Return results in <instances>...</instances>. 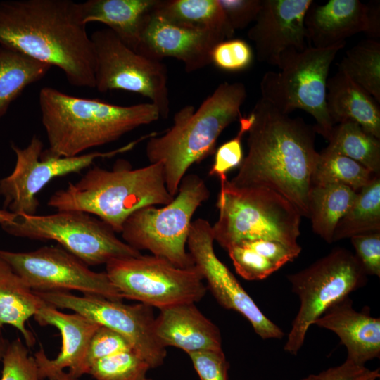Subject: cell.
Instances as JSON below:
<instances>
[{
  "label": "cell",
  "mask_w": 380,
  "mask_h": 380,
  "mask_svg": "<svg viewBox=\"0 0 380 380\" xmlns=\"http://www.w3.org/2000/svg\"><path fill=\"white\" fill-rule=\"evenodd\" d=\"M248 153L229 180L238 188L262 187L279 194L308 218V198L319 153L315 130L260 99L251 113Z\"/></svg>",
  "instance_id": "obj_1"
},
{
  "label": "cell",
  "mask_w": 380,
  "mask_h": 380,
  "mask_svg": "<svg viewBox=\"0 0 380 380\" xmlns=\"http://www.w3.org/2000/svg\"><path fill=\"white\" fill-rule=\"evenodd\" d=\"M71 0L0 1V45L56 66L76 87L95 88L93 42Z\"/></svg>",
  "instance_id": "obj_2"
},
{
  "label": "cell",
  "mask_w": 380,
  "mask_h": 380,
  "mask_svg": "<svg viewBox=\"0 0 380 380\" xmlns=\"http://www.w3.org/2000/svg\"><path fill=\"white\" fill-rule=\"evenodd\" d=\"M39 103L49 145L41 154L44 158L81 155L160 118L151 102L118 106L68 95L51 87L41 89Z\"/></svg>",
  "instance_id": "obj_3"
},
{
  "label": "cell",
  "mask_w": 380,
  "mask_h": 380,
  "mask_svg": "<svg viewBox=\"0 0 380 380\" xmlns=\"http://www.w3.org/2000/svg\"><path fill=\"white\" fill-rule=\"evenodd\" d=\"M167 189L163 164L133 168L118 160L111 170L94 166L77 182L54 192L47 205L57 210H80L96 216L120 233L127 219L149 205L172 201Z\"/></svg>",
  "instance_id": "obj_4"
},
{
  "label": "cell",
  "mask_w": 380,
  "mask_h": 380,
  "mask_svg": "<svg viewBox=\"0 0 380 380\" xmlns=\"http://www.w3.org/2000/svg\"><path fill=\"white\" fill-rule=\"evenodd\" d=\"M246 96L243 83L222 82L196 110L185 106L175 114L171 127L148 139L146 156L150 163L163 164L171 196L177 194L189 169L213 153L222 131L240 118Z\"/></svg>",
  "instance_id": "obj_5"
},
{
  "label": "cell",
  "mask_w": 380,
  "mask_h": 380,
  "mask_svg": "<svg viewBox=\"0 0 380 380\" xmlns=\"http://www.w3.org/2000/svg\"><path fill=\"white\" fill-rule=\"evenodd\" d=\"M220 180L219 215L212 225L214 241L226 250L258 239L300 246L302 215L286 198L267 188L233 186L227 176Z\"/></svg>",
  "instance_id": "obj_6"
},
{
  "label": "cell",
  "mask_w": 380,
  "mask_h": 380,
  "mask_svg": "<svg viewBox=\"0 0 380 380\" xmlns=\"http://www.w3.org/2000/svg\"><path fill=\"white\" fill-rule=\"evenodd\" d=\"M210 197L205 181L188 174L168 204L149 205L132 213L123 224L122 241L134 249L148 251L173 265L187 268L194 265L186 249L191 219L198 208Z\"/></svg>",
  "instance_id": "obj_7"
},
{
  "label": "cell",
  "mask_w": 380,
  "mask_h": 380,
  "mask_svg": "<svg viewBox=\"0 0 380 380\" xmlns=\"http://www.w3.org/2000/svg\"><path fill=\"white\" fill-rule=\"evenodd\" d=\"M345 44L327 48L308 46L282 54L279 71L262 76L261 99L282 113L301 109L316 121L315 132L327 140L334 127L326 106L327 82L330 66Z\"/></svg>",
  "instance_id": "obj_8"
},
{
  "label": "cell",
  "mask_w": 380,
  "mask_h": 380,
  "mask_svg": "<svg viewBox=\"0 0 380 380\" xmlns=\"http://www.w3.org/2000/svg\"><path fill=\"white\" fill-rule=\"evenodd\" d=\"M291 291L300 300L284 350L296 355L308 329L323 312L341 299L364 286L367 281L355 254L335 248L307 267L286 276Z\"/></svg>",
  "instance_id": "obj_9"
},
{
  "label": "cell",
  "mask_w": 380,
  "mask_h": 380,
  "mask_svg": "<svg viewBox=\"0 0 380 380\" xmlns=\"http://www.w3.org/2000/svg\"><path fill=\"white\" fill-rule=\"evenodd\" d=\"M1 226L8 234L37 241H54L88 266L137 256L140 251L115 235L96 216L80 210H57L46 215H17Z\"/></svg>",
  "instance_id": "obj_10"
},
{
  "label": "cell",
  "mask_w": 380,
  "mask_h": 380,
  "mask_svg": "<svg viewBox=\"0 0 380 380\" xmlns=\"http://www.w3.org/2000/svg\"><path fill=\"white\" fill-rule=\"evenodd\" d=\"M106 273L123 298L159 310L182 303H196L207 286L198 267L182 268L153 255L113 259Z\"/></svg>",
  "instance_id": "obj_11"
},
{
  "label": "cell",
  "mask_w": 380,
  "mask_h": 380,
  "mask_svg": "<svg viewBox=\"0 0 380 380\" xmlns=\"http://www.w3.org/2000/svg\"><path fill=\"white\" fill-rule=\"evenodd\" d=\"M95 54V88L101 93L123 90L140 94L167 118L170 110L168 73L165 63L134 51L110 29L90 36Z\"/></svg>",
  "instance_id": "obj_12"
},
{
  "label": "cell",
  "mask_w": 380,
  "mask_h": 380,
  "mask_svg": "<svg viewBox=\"0 0 380 380\" xmlns=\"http://www.w3.org/2000/svg\"><path fill=\"white\" fill-rule=\"evenodd\" d=\"M149 137L148 134L141 136L110 151H96L60 158L42 157L44 145L35 135L25 148L12 144L16 156L15 167L8 176L0 179V195L4 197V210L17 215H36L39 206L37 196L51 180L77 173L91 166L98 158H111L127 152Z\"/></svg>",
  "instance_id": "obj_13"
},
{
  "label": "cell",
  "mask_w": 380,
  "mask_h": 380,
  "mask_svg": "<svg viewBox=\"0 0 380 380\" xmlns=\"http://www.w3.org/2000/svg\"><path fill=\"white\" fill-rule=\"evenodd\" d=\"M4 260L34 291H78L84 295L122 300L106 272H97L60 246L26 252L0 250Z\"/></svg>",
  "instance_id": "obj_14"
},
{
  "label": "cell",
  "mask_w": 380,
  "mask_h": 380,
  "mask_svg": "<svg viewBox=\"0 0 380 380\" xmlns=\"http://www.w3.org/2000/svg\"><path fill=\"white\" fill-rule=\"evenodd\" d=\"M34 292L50 305L71 310L120 334L151 368L163 364L166 348L156 335L151 307L140 303L127 305L99 296H77L69 291Z\"/></svg>",
  "instance_id": "obj_15"
},
{
  "label": "cell",
  "mask_w": 380,
  "mask_h": 380,
  "mask_svg": "<svg viewBox=\"0 0 380 380\" xmlns=\"http://www.w3.org/2000/svg\"><path fill=\"white\" fill-rule=\"evenodd\" d=\"M213 242L210 222L203 218L192 221L187 249L194 265L207 282V289L223 308L242 315L261 338H283L282 329L260 310L232 272L216 255Z\"/></svg>",
  "instance_id": "obj_16"
},
{
  "label": "cell",
  "mask_w": 380,
  "mask_h": 380,
  "mask_svg": "<svg viewBox=\"0 0 380 380\" xmlns=\"http://www.w3.org/2000/svg\"><path fill=\"white\" fill-rule=\"evenodd\" d=\"M224 40L217 33L170 22L153 8L143 19L136 51L157 61L175 58L183 63L186 72H192L211 63L213 49Z\"/></svg>",
  "instance_id": "obj_17"
},
{
  "label": "cell",
  "mask_w": 380,
  "mask_h": 380,
  "mask_svg": "<svg viewBox=\"0 0 380 380\" xmlns=\"http://www.w3.org/2000/svg\"><path fill=\"white\" fill-rule=\"evenodd\" d=\"M312 0H262L261 8L247 36L258 60L278 67L283 53L308 47L305 14Z\"/></svg>",
  "instance_id": "obj_18"
},
{
  "label": "cell",
  "mask_w": 380,
  "mask_h": 380,
  "mask_svg": "<svg viewBox=\"0 0 380 380\" xmlns=\"http://www.w3.org/2000/svg\"><path fill=\"white\" fill-rule=\"evenodd\" d=\"M34 317L42 326L57 328L62 339L61 351L55 359H49L42 348L34 353L41 379H51L65 368H68V372L74 376H81V367L89 342L100 325L79 313H64L46 303Z\"/></svg>",
  "instance_id": "obj_19"
},
{
  "label": "cell",
  "mask_w": 380,
  "mask_h": 380,
  "mask_svg": "<svg viewBox=\"0 0 380 380\" xmlns=\"http://www.w3.org/2000/svg\"><path fill=\"white\" fill-rule=\"evenodd\" d=\"M313 324L336 334L346 348V360L356 365L380 357V319L367 309L357 311L349 296L328 308Z\"/></svg>",
  "instance_id": "obj_20"
},
{
  "label": "cell",
  "mask_w": 380,
  "mask_h": 380,
  "mask_svg": "<svg viewBox=\"0 0 380 380\" xmlns=\"http://www.w3.org/2000/svg\"><path fill=\"white\" fill-rule=\"evenodd\" d=\"M155 332L165 348L174 346L188 355L222 350L218 327L193 303L160 309L155 319Z\"/></svg>",
  "instance_id": "obj_21"
},
{
  "label": "cell",
  "mask_w": 380,
  "mask_h": 380,
  "mask_svg": "<svg viewBox=\"0 0 380 380\" xmlns=\"http://www.w3.org/2000/svg\"><path fill=\"white\" fill-rule=\"evenodd\" d=\"M308 42L316 48L346 44V39L367 30V6L358 0L313 2L304 20Z\"/></svg>",
  "instance_id": "obj_22"
},
{
  "label": "cell",
  "mask_w": 380,
  "mask_h": 380,
  "mask_svg": "<svg viewBox=\"0 0 380 380\" xmlns=\"http://www.w3.org/2000/svg\"><path fill=\"white\" fill-rule=\"evenodd\" d=\"M326 106L334 126L355 122L380 139L379 103L340 69L327 80Z\"/></svg>",
  "instance_id": "obj_23"
},
{
  "label": "cell",
  "mask_w": 380,
  "mask_h": 380,
  "mask_svg": "<svg viewBox=\"0 0 380 380\" xmlns=\"http://www.w3.org/2000/svg\"><path fill=\"white\" fill-rule=\"evenodd\" d=\"M158 0H88L77 3L82 23L106 25L127 46L136 51L144 16Z\"/></svg>",
  "instance_id": "obj_24"
},
{
  "label": "cell",
  "mask_w": 380,
  "mask_h": 380,
  "mask_svg": "<svg viewBox=\"0 0 380 380\" xmlns=\"http://www.w3.org/2000/svg\"><path fill=\"white\" fill-rule=\"evenodd\" d=\"M45 302L0 258V328L11 325L23 335L25 345L32 346L35 338L26 327Z\"/></svg>",
  "instance_id": "obj_25"
},
{
  "label": "cell",
  "mask_w": 380,
  "mask_h": 380,
  "mask_svg": "<svg viewBox=\"0 0 380 380\" xmlns=\"http://www.w3.org/2000/svg\"><path fill=\"white\" fill-rule=\"evenodd\" d=\"M153 10L167 20L231 39L235 30L218 0H158Z\"/></svg>",
  "instance_id": "obj_26"
},
{
  "label": "cell",
  "mask_w": 380,
  "mask_h": 380,
  "mask_svg": "<svg viewBox=\"0 0 380 380\" xmlns=\"http://www.w3.org/2000/svg\"><path fill=\"white\" fill-rule=\"evenodd\" d=\"M357 193L343 185L312 186L308 198V218L314 232L332 243L336 227L353 205Z\"/></svg>",
  "instance_id": "obj_27"
},
{
  "label": "cell",
  "mask_w": 380,
  "mask_h": 380,
  "mask_svg": "<svg viewBox=\"0 0 380 380\" xmlns=\"http://www.w3.org/2000/svg\"><path fill=\"white\" fill-rule=\"evenodd\" d=\"M51 68L0 45V118L22 91L43 78Z\"/></svg>",
  "instance_id": "obj_28"
},
{
  "label": "cell",
  "mask_w": 380,
  "mask_h": 380,
  "mask_svg": "<svg viewBox=\"0 0 380 380\" xmlns=\"http://www.w3.org/2000/svg\"><path fill=\"white\" fill-rule=\"evenodd\" d=\"M380 232V176L362 188L349 210L338 221L333 242Z\"/></svg>",
  "instance_id": "obj_29"
},
{
  "label": "cell",
  "mask_w": 380,
  "mask_h": 380,
  "mask_svg": "<svg viewBox=\"0 0 380 380\" xmlns=\"http://www.w3.org/2000/svg\"><path fill=\"white\" fill-rule=\"evenodd\" d=\"M327 141L329 148L380 176L379 139L365 131L359 124L346 121L334 125Z\"/></svg>",
  "instance_id": "obj_30"
},
{
  "label": "cell",
  "mask_w": 380,
  "mask_h": 380,
  "mask_svg": "<svg viewBox=\"0 0 380 380\" xmlns=\"http://www.w3.org/2000/svg\"><path fill=\"white\" fill-rule=\"evenodd\" d=\"M376 176L360 163L327 146L319 153L312 183V186L343 185L358 192Z\"/></svg>",
  "instance_id": "obj_31"
},
{
  "label": "cell",
  "mask_w": 380,
  "mask_h": 380,
  "mask_svg": "<svg viewBox=\"0 0 380 380\" xmlns=\"http://www.w3.org/2000/svg\"><path fill=\"white\" fill-rule=\"evenodd\" d=\"M340 69L380 103V43L367 39L348 49Z\"/></svg>",
  "instance_id": "obj_32"
},
{
  "label": "cell",
  "mask_w": 380,
  "mask_h": 380,
  "mask_svg": "<svg viewBox=\"0 0 380 380\" xmlns=\"http://www.w3.org/2000/svg\"><path fill=\"white\" fill-rule=\"evenodd\" d=\"M150 369L146 361L130 350L96 360L88 374L95 380H145Z\"/></svg>",
  "instance_id": "obj_33"
},
{
  "label": "cell",
  "mask_w": 380,
  "mask_h": 380,
  "mask_svg": "<svg viewBox=\"0 0 380 380\" xmlns=\"http://www.w3.org/2000/svg\"><path fill=\"white\" fill-rule=\"evenodd\" d=\"M1 361L0 380H42L34 356L18 338L8 343Z\"/></svg>",
  "instance_id": "obj_34"
},
{
  "label": "cell",
  "mask_w": 380,
  "mask_h": 380,
  "mask_svg": "<svg viewBox=\"0 0 380 380\" xmlns=\"http://www.w3.org/2000/svg\"><path fill=\"white\" fill-rule=\"evenodd\" d=\"M227 251L236 272L246 280L264 279L279 269L277 265L243 245H234Z\"/></svg>",
  "instance_id": "obj_35"
},
{
  "label": "cell",
  "mask_w": 380,
  "mask_h": 380,
  "mask_svg": "<svg viewBox=\"0 0 380 380\" xmlns=\"http://www.w3.org/2000/svg\"><path fill=\"white\" fill-rule=\"evenodd\" d=\"M253 59L251 46L241 39L222 41L214 46L210 53L211 63L228 72L241 71L248 68Z\"/></svg>",
  "instance_id": "obj_36"
},
{
  "label": "cell",
  "mask_w": 380,
  "mask_h": 380,
  "mask_svg": "<svg viewBox=\"0 0 380 380\" xmlns=\"http://www.w3.org/2000/svg\"><path fill=\"white\" fill-rule=\"evenodd\" d=\"M130 350L133 348L125 337L108 327L100 325L89 342L80 375L88 374L91 365L96 360Z\"/></svg>",
  "instance_id": "obj_37"
},
{
  "label": "cell",
  "mask_w": 380,
  "mask_h": 380,
  "mask_svg": "<svg viewBox=\"0 0 380 380\" xmlns=\"http://www.w3.org/2000/svg\"><path fill=\"white\" fill-rule=\"evenodd\" d=\"M239 129L237 134L230 140L222 144L216 151L213 164L209 171L210 175L219 178L227 176V173L241 163L243 155L242 139L248 132L252 122L251 114L239 119Z\"/></svg>",
  "instance_id": "obj_38"
},
{
  "label": "cell",
  "mask_w": 380,
  "mask_h": 380,
  "mask_svg": "<svg viewBox=\"0 0 380 380\" xmlns=\"http://www.w3.org/2000/svg\"><path fill=\"white\" fill-rule=\"evenodd\" d=\"M189 356L200 380H227L229 365L222 350L195 352Z\"/></svg>",
  "instance_id": "obj_39"
},
{
  "label": "cell",
  "mask_w": 380,
  "mask_h": 380,
  "mask_svg": "<svg viewBox=\"0 0 380 380\" xmlns=\"http://www.w3.org/2000/svg\"><path fill=\"white\" fill-rule=\"evenodd\" d=\"M350 240L366 274L379 277L380 232L356 235Z\"/></svg>",
  "instance_id": "obj_40"
},
{
  "label": "cell",
  "mask_w": 380,
  "mask_h": 380,
  "mask_svg": "<svg viewBox=\"0 0 380 380\" xmlns=\"http://www.w3.org/2000/svg\"><path fill=\"white\" fill-rule=\"evenodd\" d=\"M237 244L251 248L279 268L293 261L301 252L300 246L293 247L272 239H258L242 241Z\"/></svg>",
  "instance_id": "obj_41"
},
{
  "label": "cell",
  "mask_w": 380,
  "mask_h": 380,
  "mask_svg": "<svg viewBox=\"0 0 380 380\" xmlns=\"http://www.w3.org/2000/svg\"><path fill=\"white\" fill-rule=\"evenodd\" d=\"M232 27L244 29L254 23L261 8L262 0H218Z\"/></svg>",
  "instance_id": "obj_42"
},
{
  "label": "cell",
  "mask_w": 380,
  "mask_h": 380,
  "mask_svg": "<svg viewBox=\"0 0 380 380\" xmlns=\"http://www.w3.org/2000/svg\"><path fill=\"white\" fill-rule=\"evenodd\" d=\"M367 369L365 366L356 365L346 360L339 365L331 367L316 374L308 375L300 380H354Z\"/></svg>",
  "instance_id": "obj_43"
},
{
  "label": "cell",
  "mask_w": 380,
  "mask_h": 380,
  "mask_svg": "<svg viewBox=\"0 0 380 380\" xmlns=\"http://www.w3.org/2000/svg\"><path fill=\"white\" fill-rule=\"evenodd\" d=\"M367 6V30L365 32L372 40L377 41L380 37L379 1L370 2Z\"/></svg>",
  "instance_id": "obj_44"
},
{
  "label": "cell",
  "mask_w": 380,
  "mask_h": 380,
  "mask_svg": "<svg viewBox=\"0 0 380 380\" xmlns=\"http://www.w3.org/2000/svg\"><path fill=\"white\" fill-rule=\"evenodd\" d=\"M380 376L379 369L370 370L367 369L364 373L358 376L354 380H376Z\"/></svg>",
  "instance_id": "obj_45"
},
{
  "label": "cell",
  "mask_w": 380,
  "mask_h": 380,
  "mask_svg": "<svg viewBox=\"0 0 380 380\" xmlns=\"http://www.w3.org/2000/svg\"><path fill=\"white\" fill-rule=\"evenodd\" d=\"M16 217H17V215L14 213H10L4 209H0V224L1 225L4 224L12 222L15 219Z\"/></svg>",
  "instance_id": "obj_46"
},
{
  "label": "cell",
  "mask_w": 380,
  "mask_h": 380,
  "mask_svg": "<svg viewBox=\"0 0 380 380\" xmlns=\"http://www.w3.org/2000/svg\"><path fill=\"white\" fill-rule=\"evenodd\" d=\"M47 380H79V379L72 375L70 372H65L63 371Z\"/></svg>",
  "instance_id": "obj_47"
},
{
  "label": "cell",
  "mask_w": 380,
  "mask_h": 380,
  "mask_svg": "<svg viewBox=\"0 0 380 380\" xmlns=\"http://www.w3.org/2000/svg\"><path fill=\"white\" fill-rule=\"evenodd\" d=\"M8 343H9L5 338L0 336V361H1L3 358Z\"/></svg>",
  "instance_id": "obj_48"
},
{
  "label": "cell",
  "mask_w": 380,
  "mask_h": 380,
  "mask_svg": "<svg viewBox=\"0 0 380 380\" xmlns=\"http://www.w3.org/2000/svg\"><path fill=\"white\" fill-rule=\"evenodd\" d=\"M145 380H154V379L146 378Z\"/></svg>",
  "instance_id": "obj_49"
}]
</instances>
